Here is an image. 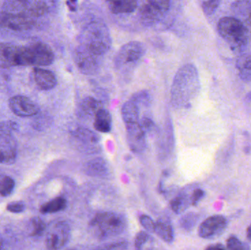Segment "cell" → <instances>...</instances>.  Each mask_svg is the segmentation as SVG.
Listing matches in <instances>:
<instances>
[{"label":"cell","instance_id":"obj_1","mask_svg":"<svg viewBox=\"0 0 251 250\" xmlns=\"http://www.w3.org/2000/svg\"><path fill=\"white\" fill-rule=\"evenodd\" d=\"M200 88L199 73L193 65L182 66L177 72L171 88V101L175 107L186 105L197 95Z\"/></svg>","mask_w":251,"mask_h":250},{"label":"cell","instance_id":"obj_2","mask_svg":"<svg viewBox=\"0 0 251 250\" xmlns=\"http://www.w3.org/2000/svg\"><path fill=\"white\" fill-rule=\"evenodd\" d=\"M80 42L83 48L98 57L106 54L112 44L107 25L100 21L88 23L81 33Z\"/></svg>","mask_w":251,"mask_h":250},{"label":"cell","instance_id":"obj_3","mask_svg":"<svg viewBox=\"0 0 251 250\" xmlns=\"http://www.w3.org/2000/svg\"><path fill=\"white\" fill-rule=\"evenodd\" d=\"M127 220L123 214L116 212H101L91 220L90 227L100 239L116 237L125 231Z\"/></svg>","mask_w":251,"mask_h":250},{"label":"cell","instance_id":"obj_4","mask_svg":"<svg viewBox=\"0 0 251 250\" xmlns=\"http://www.w3.org/2000/svg\"><path fill=\"white\" fill-rule=\"evenodd\" d=\"M218 29L220 35L233 49H243L249 42V30L245 23L237 18H221Z\"/></svg>","mask_w":251,"mask_h":250},{"label":"cell","instance_id":"obj_5","mask_svg":"<svg viewBox=\"0 0 251 250\" xmlns=\"http://www.w3.org/2000/svg\"><path fill=\"white\" fill-rule=\"evenodd\" d=\"M2 11L35 19L44 16L48 6L44 0H5Z\"/></svg>","mask_w":251,"mask_h":250},{"label":"cell","instance_id":"obj_6","mask_svg":"<svg viewBox=\"0 0 251 250\" xmlns=\"http://www.w3.org/2000/svg\"><path fill=\"white\" fill-rule=\"evenodd\" d=\"M0 60L11 66H31L29 47L27 45L0 44Z\"/></svg>","mask_w":251,"mask_h":250},{"label":"cell","instance_id":"obj_7","mask_svg":"<svg viewBox=\"0 0 251 250\" xmlns=\"http://www.w3.org/2000/svg\"><path fill=\"white\" fill-rule=\"evenodd\" d=\"M71 239V228L66 222L54 223L47 231L46 246L49 250H60L69 243Z\"/></svg>","mask_w":251,"mask_h":250},{"label":"cell","instance_id":"obj_8","mask_svg":"<svg viewBox=\"0 0 251 250\" xmlns=\"http://www.w3.org/2000/svg\"><path fill=\"white\" fill-rule=\"evenodd\" d=\"M171 7V0H145L140 9V17L145 23L152 24L159 21Z\"/></svg>","mask_w":251,"mask_h":250},{"label":"cell","instance_id":"obj_9","mask_svg":"<svg viewBox=\"0 0 251 250\" xmlns=\"http://www.w3.org/2000/svg\"><path fill=\"white\" fill-rule=\"evenodd\" d=\"M145 48L141 43L132 41L122 47L116 59V66H131L135 64L144 55Z\"/></svg>","mask_w":251,"mask_h":250},{"label":"cell","instance_id":"obj_10","mask_svg":"<svg viewBox=\"0 0 251 250\" xmlns=\"http://www.w3.org/2000/svg\"><path fill=\"white\" fill-rule=\"evenodd\" d=\"M35 19L21 15L0 13V28L12 31H25L30 29L35 25Z\"/></svg>","mask_w":251,"mask_h":250},{"label":"cell","instance_id":"obj_11","mask_svg":"<svg viewBox=\"0 0 251 250\" xmlns=\"http://www.w3.org/2000/svg\"><path fill=\"white\" fill-rule=\"evenodd\" d=\"M228 226V221L223 216L215 215L205 220L199 228V235L203 239H214L221 236Z\"/></svg>","mask_w":251,"mask_h":250},{"label":"cell","instance_id":"obj_12","mask_svg":"<svg viewBox=\"0 0 251 250\" xmlns=\"http://www.w3.org/2000/svg\"><path fill=\"white\" fill-rule=\"evenodd\" d=\"M126 137L128 146L132 152L142 154L146 148V133L138 122L126 123Z\"/></svg>","mask_w":251,"mask_h":250},{"label":"cell","instance_id":"obj_13","mask_svg":"<svg viewBox=\"0 0 251 250\" xmlns=\"http://www.w3.org/2000/svg\"><path fill=\"white\" fill-rule=\"evenodd\" d=\"M28 46L30 51L31 66H47L54 62V53L47 44L35 42Z\"/></svg>","mask_w":251,"mask_h":250},{"label":"cell","instance_id":"obj_14","mask_svg":"<svg viewBox=\"0 0 251 250\" xmlns=\"http://www.w3.org/2000/svg\"><path fill=\"white\" fill-rule=\"evenodd\" d=\"M98 56L92 54L80 45L75 52V60L78 68L84 74L93 75L98 70Z\"/></svg>","mask_w":251,"mask_h":250},{"label":"cell","instance_id":"obj_15","mask_svg":"<svg viewBox=\"0 0 251 250\" xmlns=\"http://www.w3.org/2000/svg\"><path fill=\"white\" fill-rule=\"evenodd\" d=\"M10 110L20 117H30L39 112L38 106L29 98L22 95L13 97L9 101Z\"/></svg>","mask_w":251,"mask_h":250},{"label":"cell","instance_id":"obj_16","mask_svg":"<svg viewBox=\"0 0 251 250\" xmlns=\"http://www.w3.org/2000/svg\"><path fill=\"white\" fill-rule=\"evenodd\" d=\"M16 156L17 147L14 138L9 134L0 133V164H13Z\"/></svg>","mask_w":251,"mask_h":250},{"label":"cell","instance_id":"obj_17","mask_svg":"<svg viewBox=\"0 0 251 250\" xmlns=\"http://www.w3.org/2000/svg\"><path fill=\"white\" fill-rule=\"evenodd\" d=\"M32 74L35 83L41 90L49 91L57 85V78L54 73L50 70L35 68L33 69Z\"/></svg>","mask_w":251,"mask_h":250},{"label":"cell","instance_id":"obj_18","mask_svg":"<svg viewBox=\"0 0 251 250\" xmlns=\"http://www.w3.org/2000/svg\"><path fill=\"white\" fill-rule=\"evenodd\" d=\"M85 170L89 176L100 179H107L110 175L108 163L101 158H95L88 161L85 164Z\"/></svg>","mask_w":251,"mask_h":250},{"label":"cell","instance_id":"obj_19","mask_svg":"<svg viewBox=\"0 0 251 250\" xmlns=\"http://www.w3.org/2000/svg\"><path fill=\"white\" fill-rule=\"evenodd\" d=\"M103 108L102 104L93 97L84 98L78 108V116L82 119H91L95 117L100 109Z\"/></svg>","mask_w":251,"mask_h":250},{"label":"cell","instance_id":"obj_20","mask_svg":"<svg viewBox=\"0 0 251 250\" xmlns=\"http://www.w3.org/2000/svg\"><path fill=\"white\" fill-rule=\"evenodd\" d=\"M113 120L110 112L101 108L97 112L94 117V126L97 132L101 133H108L111 131Z\"/></svg>","mask_w":251,"mask_h":250},{"label":"cell","instance_id":"obj_21","mask_svg":"<svg viewBox=\"0 0 251 250\" xmlns=\"http://www.w3.org/2000/svg\"><path fill=\"white\" fill-rule=\"evenodd\" d=\"M154 233L166 243H172L174 232L171 221L167 218H161L155 223Z\"/></svg>","mask_w":251,"mask_h":250},{"label":"cell","instance_id":"obj_22","mask_svg":"<svg viewBox=\"0 0 251 250\" xmlns=\"http://www.w3.org/2000/svg\"><path fill=\"white\" fill-rule=\"evenodd\" d=\"M109 9L115 14H126L137 8V0H107Z\"/></svg>","mask_w":251,"mask_h":250},{"label":"cell","instance_id":"obj_23","mask_svg":"<svg viewBox=\"0 0 251 250\" xmlns=\"http://www.w3.org/2000/svg\"><path fill=\"white\" fill-rule=\"evenodd\" d=\"M236 17L243 23L251 25V4L247 0H239L231 5Z\"/></svg>","mask_w":251,"mask_h":250},{"label":"cell","instance_id":"obj_24","mask_svg":"<svg viewBox=\"0 0 251 250\" xmlns=\"http://www.w3.org/2000/svg\"><path fill=\"white\" fill-rule=\"evenodd\" d=\"M122 117L126 123H137L139 120V105L132 100L126 101L122 109Z\"/></svg>","mask_w":251,"mask_h":250},{"label":"cell","instance_id":"obj_25","mask_svg":"<svg viewBox=\"0 0 251 250\" xmlns=\"http://www.w3.org/2000/svg\"><path fill=\"white\" fill-rule=\"evenodd\" d=\"M237 68L240 78L245 82H251V54L240 56L237 61Z\"/></svg>","mask_w":251,"mask_h":250},{"label":"cell","instance_id":"obj_26","mask_svg":"<svg viewBox=\"0 0 251 250\" xmlns=\"http://www.w3.org/2000/svg\"><path fill=\"white\" fill-rule=\"evenodd\" d=\"M72 135L76 139L85 143L96 144L100 141V136L87 128L78 126L72 131Z\"/></svg>","mask_w":251,"mask_h":250},{"label":"cell","instance_id":"obj_27","mask_svg":"<svg viewBox=\"0 0 251 250\" xmlns=\"http://www.w3.org/2000/svg\"><path fill=\"white\" fill-rule=\"evenodd\" d=\"M190 204H191L190 197L184 192H181L171 201V209L176 214H180L187 209Z\"/></svg>","mask_w":251,"mask_h":250},{"label":"cell","instance_id":"obj_28","mask_svg":"<svg viewBox=\"0 0 251 250\" xmlns=\"http://www.w3.org/2000/svg\"><path fill=\"white\" fill-rule=\"evenodd\" d=\"M67 206V201L63 198H57L50 202L43 205L41 207L42 214H53L63 211Z\"/></svg>","mask_w":251,"mask_h":250},{"label":"cell","instance_id":"obj_29","mask_svg":"<svg viewBox=\"0 0 251 250\" xmlns=\"http://www.w3.org/2000/svg\"><path fill=\"white\" fill-rule=\"evenodd\" d=\"M199 220V214L196 213H188L183 216L180 220V226L181 228L186 231H190L196 227Z\"/></svg>","mask_w":251,"mask_h":250},{"label":"cell","instance_id":"obj_30","mask_svg":"<svg viewBox=\"0 0 251 250\" xmlns=\"http://www.w3.org/2000/svg\"><path fill=\"white\" fill-rule=\"evenodd\" d=\"M47 230L45 223L40 218H34L31 220L30 236L33 237H38L42 236Z\"/></svg>","mask_w":251,"mask_h":250},{"label":"cell","instance_id":"obj_31","mask_svg":"<svg viewBox=\"0 0 251 250\" xmlns=\"http://www.w3.org/2000/svg\"><path fill=\"white\" fill-rule=\"evenodd\" d=\"M15 182L11 178L4 176L0 179V195L7 197L13 192Z\"/></svg>","mask_w":251,"mask_h":250},{"label":"cell","instance_id":"obj_32","mask_svg":"<svg viewBox=\"0 0 251 250\" xmlns=\"http://www.w3.org/2000/svg\"><path fill=\"white\" fill-rule=\"evenodd\" d=\"M151 236L147 232L141 231L137 233L134 239V247L137 250L143 249L146 244L151 241Z\"/></svg>","mask_w":251,"mask_h":250},{"label":"cell","instance_id":"obj_33","mask_svg":"<svg viewBox=\"0 0 251 250\" xmlns=\"http://www.w3.org/2000/svg\"><path fill=\"white\" fill-rule=\"evenodd\" d=\"M138 105L149 106L151 102V97L147 91H140L136 92L131 98Z\"/></svg>","mask_w":251,"mask_h":250},{"label":"cell","instance_id":"obj_34","mask_svg":"<svg viewBox=\"0 0 251 250\" xmlns=\"http://www.w3.org/2000/svg\"><path fill=\"white\" fill-rule=\"evenodd\" d=\"M220 2H221V0H207V1H204L202 7H203L205 14L207 16L213 14L218 9Z\"/></svg>","mask_w":251,"mask_h":250},{"label":"cell","instance_id":"obj_35","mask_svg":"<svg viewBox=\"0 0 251 250\" xmlns=\"http://www.w3.org/2000/svg\"><path fill=\"white\" fill-rule=\"evenodd\" d=\"M140 124L141 127L143 128L145 133L150 134V135L156 133V125L153 123V120L149 117H145L142 118Z\"/></svg>","mask_w":251,"mask_h":250},{"label":"cell","instance_id":"obj_36","mask_svg":"<svg viewBox=\"0 0 251 250\" xmlns=\"http://www.w3.org/2000/svg\"><path fill=\"white\" fill-rule=\"evenodd\" d=\"M227 248L229 250H249V248L247 245L240 242L235 236H231L229 239L227 240Z\"/></svg>","mask_w":251,"mask_h":250},{"label":"cell","instance_id":"obj_37","mask_svg":"<svg viewBox=\"0 0 251 250\" xmlns=\"http://www.w3.org/2000/svg\"><path fill=\"white\" fill-rule=\"evenodd\" d=\"M140 223L147 231L154 233L155 223L150 217L147 215H142L140 217Z\"/></svg>","mask_w":251,"mask_h":250},{"label":"cell","instance_id":"obj_38","mask_svg":"<svg viewBox=\"0 0 251 250\" xmlns=\"http://www.w3.org/2000/svg\"><path fill=\"white\" fill-rule=\"evenodd\" d=\"M205 192L201 189H196L193 191V194L190 196V201H191V205H197L204 198Z\"/></svg>","mask_w":251,"mask_h":250},{"label":"cell","instance_id":"obj_39","mask_svg":"<svg viewBox=\"0 0 251 250\" xmlns=\"http://www.w3.org/2000/svg\"><path fill=\"white\" fill-rule=\"evenodd\" d=\"M7 209L10 212L20 213L25 210V204L22 202H14L9 204Z\"/></svg>","mask_w":251,"mask_h":250},{"label":"cell","instance_id":"obj_40","mask_svg":"<svg viewBox=\"0 0 251 250\" xmlns=\"http://www.w3.org/2000/svg\"><path fill=\"white\" fill-rule=\"evenodd\" d=\"M127 243L126 242H118V243L113 244L111 245L104 247L102 249L106 250H125L127 248Z\"/></svg>","mask_w":251,"mask_h":250},{"label":"cell","instance_id":"obj_41","mask_svg":"<svg viewBox=\"0 0 251 250\" xmlns=\"http://www.w3.org/2000/svg\"><path fill=\"white\" fill-rule=\"evenodd\" d=\"M66 4L72 11H75L77 7V0H67Z\"/></svg>","mask_w":251,"mask_h":250},{"label":"cell","instance_id":"obj_42","mask_svg":"<svg viewBox=\"0 0 251 250\" xmlns=\"http://www.w3.org/2000/svg\"><path fill=\"white\" fill-rule=\"evenodd\" d=\"M206 250H224L225 248H224V245H221V244H216V245H210V246L207 247L206 248Z\"/></svg>","mask_w":251,"mask_h":250},{"label":"cell","instance_id":"obj_43","mask_svg":"<svg viewBox=\"0 0 251 250\" xmlns=\"http://www.w3.org/2000/svg\"><path fill=\"white\" fill-rule=\"evenodd\" d=\"M247 237L248 239L251 242V226H249V228L247 230Z\"/></svg>","mask_w":251,"mask_h":250},{"label":"cell","instance_id":"obj_44","mask_svg":"<svg viewBox=\"0 0 251 250\" xmlns=\"http://www.w3.org/2000/svg\"><path fill=\"white\" fill-rule=\"evenodd\" d=\"M1 245H1V241H0V249H1Z\"/></svg>","mask_w":251,"mask_h":250},{"label":"cell","instance_id":"obj_45","mask_svg":"<svg viewBox=\"0 0 251 250\" xmlns=\"http://www.w3.org/2000/svg\"></svg>","mask_w":251,"mask_h":250}]
</instances>
